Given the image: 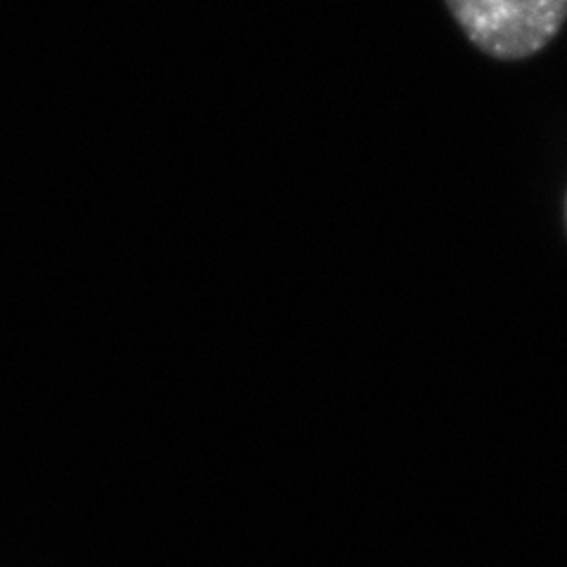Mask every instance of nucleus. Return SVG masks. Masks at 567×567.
<instances>
[{
    "instance_id": "nucleus-1",
    "label": "nucleus",
    "mask_w": 567,
    "mask_h": 567,
    "mask_svg": "<svg viewBox=\"0 0 567 567\" xmlns=\"http://www.w3.org/2000/svg\"><path fill=\"white\" fill-rule=\"evenodd\" d=\"M468 41L496 60H525L551 43L567 0H447Z\"/></svg>"
}]
</instances>
